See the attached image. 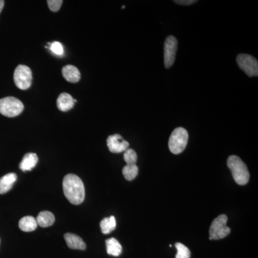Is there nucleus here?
<instances>
[{
  "label": "nucleus",
  "mask_w": 258,
  "mask_h": 258,
  "mask_svg": "<svg viewBox=\"0 0 258 258\" xmlns=\"http://www.w3.org/2000/svg\"><path fill=\"white\" fill-rule=\"evenodd\" d=\"M62 188L66 198L75 205H79L85 200V186L81 178L75 174L64 176Z\"/></svg>",
  "instance_id": "f257e3e1"
},
{
  "label": "nucleus",
  "mask_w": 258,
  "mask_h": 258,
  "mask_svg": "<svg viewBox=\"0 0 258 258\" xmlns=\"http://www.w3.org/2000/svg\"><path fill=\"white\" fill-rule=\"evenodd\" d=\"M227 164L237 184H247L249 179V173L247 166L241 160L240 157L235 155L230 156L227 159Z\"/></svg>",
  "instance_id": "f03ea898"
},
{
  "label": "nucleus",
  "mask_w": 258,
  "mask_h": 258,
  "mask_svg": "<svg viewBox=\"0 0 258 258\" xmlns=\"http://www.w3.org/2000/svg\"><path fill=\"white\" fill-rule=\"evenodd\" d=\"M189 134L184 128L179 127L173 131L169 139V149L174 154H179L184 152L188 143Z\"/></svg>",
  "instance_id": "7ed1b4c3"
},
{
  "label": "nucleus",
  "mask_w": 258,
  "mask_h": 258,
  "mask_svg": "<svg viewBox=\"0 0 258 258\" xmlns=\"http://www.w3.org/2000/svg\"><path fill=\"white\" fill-rule=\"evenodd\" d=\"M23 110V103L15 97H5L0 99V113L5 116H18Z\"/></svg>",
  "instance_id": "20e7f679"
},
{
  "label": "nucleus",
  "mask_w": 258,
  "mask_h": 258,
  "mask_svg": "<svg viewBox=\"0 0 258 258\" xmlns=\"http://www.w3.org/2000/svg\"><path fill=\"white\" fill-rule=\"evenodd\" d=\"M227 220L225 215H220L213 220L209 231L210 240H220L230 235L231 230L227 226Z\"/></svg>",
  "instance_id": "39448f33"
},
{
  "label": "nucleus",
  "mask_w": 258,
  "mask_h": 258,
  "mask_svg": "<svg viewBox=\"0 0 258 258\" xmlns=\"http://www.w3.org/2000/svg\"><path fill=\"white\" fill-rule=\"evenodd\" d=\"M32 71L28 66L20 64L15 69L14 81L17 87L20 90H28L32 84Z\"/></svg>",
  "instance_id": "423d86ee"
},
{
  "label": "nucleus",
  "mask_w": 258,
  "mask_h": 258,
  "mask_svg": "<svg viewBox=\"0 0 258 258\" xmlns=\"http://www.w3.org/2000/svg\"><path fill=\"white\" fill-rule=\"evenodd\" d=\"M237 63L249 77L258 76V61L253 56L247 54L237 55Z\"/></svg>",
  "instance_id": "0eeeda50"
},
{
  "label": "nucleus",
  "mask_w": 258,
  "mask_h": 258,
  "mask_svg": "<svg viewBox=\"0 0 258 258\" xmlns=\"http://www.w3.org/2000/svg\"><path fill=\"white\" fill-rule=\"evenodd\" d=\"M178 42L175 37L169 36L164 43V66L166 69H170L174 64L177 50Z\"/></svg>",
  "instance_id": "6e6552de"
},
{
  "label": "nucleus",
  "mask_w": 258,
  "mask_h": 258,
  "mask_svg": "<svg viewBox=\"0 0 258 258\" xmlns=\"http://www.w3.org/2000/svg\"><path fill=\"white\" fill-rule=\"evenodd\" d=\"M107 146L110 152L119 154L128 149L129 143L119 134H114L109 136L107 139Z\"/></svg>",
  "instance_id": "1a4fd4ad"
},
{
  "label": "nucleus",
  "mask_w": 258,
  "mask_h": 258,
  "mask_svg": "<svg viewBox=\"0 0 258 258\" xmlns=\"http://www.w3.org/2000/svg\"><path fill=\"white\" fill-rule=\"evenodd\" d=\"M76 102V100L74 99V98L69 93H61L58 98H57V108L62 112L69 111L74 108Z\"/></svg>",
  "instance_id": "9d476101"
},
{
  "label": "nucleus",
  "mask_w": 258,
  "mask_h": 258,
  "mask_svg": "<svg viewBox=\"0 0 258 258\" xmlns=\"http://www.w3.org/2000/svg\"><path fill=\"white\" fill-rule=\"evenodd\" d=\"M64 240L69 248L84 250L86 248V244L79 235L73 233H66L64 235Z\"/></svg>",
  "instance_id": "9b49d317"
},
{
  "label": "nucleus",
  "mask_w": 258,
  "mask_h": 258,
  "mask_svg": "<svg viewBox=\"0 0 258 258\" xmlns=\"http://www.w3.org/2000/svg\"><path fill=\"white\" fill-rule=\"evenodd\" d=\"M62 76L70 83H77L81 79V73L76 66L68 64L62 68Z\"/></svg>",
  "instance_id": "f8f14e48"
},
{
  "label": "nucleus",
  "mask_w": 258,
  "mask_h": 258,
  "mask_svg": "<svg viewBox=\"0 0 258 258\" xmlns=\"http://www.w3.org/2000/svg\"><path fill=\"white\" fill-rule=\"evenodd\" d=\"M18 179V176L15 173H9L3 176L0 179V194L3 195L9 191L13 188V184Z\"/></svg>",
  "instance_id": "ddd939ff"
},
{
  "label": "nucleus",
  "mask_w": 258,
  "mask_h": 258,
  "mask_svg": "<svg viewBox=\"0 0 258 258\" xmlns=\"http://www.w3.org/2000/svg\"><path fill=\"white\" fill-rule=\"evenodd\" d=\"M38 161V157L35 153H28L24 156L23 160L20 164V169L22 171H31L35 166L37 165Z\"/></svg>",
  "instance_id": "4468645a"
},
{
  "label": "nucleus",
  "mask_w": 258,
  "mask_h": 258,
  "mask_svg": "<svg viewBox=\"0 0 258 258\" xmlns=\"http://www.w3.org/2000/svg\"><path fill=\"white\" fill-rule=\"evenodd\" d=\"M37 225L41 227H48L53 225L55 222V216L52 212L43 211L40 212L37 217Z\"/></svg>",
  "instance_id": "2eb2a0df"
},
{
  "label": "nucleus",
  "mask_w": 258,
  "mask_h": 258,
  "mask_svg": "<svg viewBox=\"0 0 258 258\" xmlns=\"http://www.w3.org/2000/svg\"><path fill=\"white\" fill-rule=\"evenodd\" d=\"M19 227L23 232H32L37 227L36 219L32 216L24 217L19 222Z\"/></svg>",
  "instance_id": "dca6fc26"
},
{
  "label": "nucleus",
  "mask_w": 258,
  "mask_h": 258,
  "mask_svg": "<svg viewBox=\"0 0 258 258\" xmlns=\"http://www.w3.org/2000/svg\"><path fill=\"white\" fill-rule=\"evenodd\" d=\"M107 253L110 255L118 257L122 252V246L116 239H108L106 241Z\"/></svg>",
  "instance_id": "f3484780"
},
{
  "label": "nucleus",
  "mask_w": 258,
  "mask_h": 258,
  "mask_svg": "<svg viewBox=\"0 0 258 258\" xmlns=\"http://www.w3.org/2000/svg\"><path fill=\"white\" fill-rule=\"evenodd\" d=\"M100 226H101L102 233L107 235L115 230L116 227V220L113 216L106 217L101 220Z\"/></svg>",
  "instance_id": "a211bd4d"
},
{
  "label": "nucleus",
  "mask_w": 258,
  "mask_h": 258,
  "mask_svg": "<svg viewBox=\"0 0 258 258\" xmlns=\"http://www.w3.org/2000/svg\"><path fill=\"white\" fill-rule=\"evenodd\" d=\"M125 179L128 181H132L135 179L139 174V168L137 164H132V165H125L122 170Z\"/></svg>",
  "instance_id": "6ab92c4d"
},
{
  "label": "nucleus",
  "mask_w": 258,
  "mask_h": 258,
  "mask_svg": "<svg viewBox=\"0 0 258 258\" xmlns=\"http://www.w3.org/2000/svg\"><path fill=\"white\" fill-rule=\"evenodd\" d=\"M175 247L177 249L176 258H190L191 257V252H190L189 249L184 244L177 242L175 244Z\"/></svg>",
  "instance_id": "aec40b11"
},
{
  "label": "nucleus",
  "mask_w": 258,
  "mask_h": 258,
  "mask_svg": "<svg viewBox=\"0 0 258 258\" xmlns=\"http://www.w3.org/2000/svg\"><path fill=\"white\" fill-rule=\"evenodd\" d=\"M123 159L127 165H132L136 164L137 161V152L132 149H128L125 150L123 154Z\"/></svg>",
  "instance_id": "412c9836"
},
{
  "label": "nucleus",
  "mask_w": 258,
  "mask_h": 258,
  "mask_svg": "<svg viewBox=\"0 0 258 258\" xmlns=\"http://www.w3.org/2000/svg\"><path fill=\"white\" fill-rule=\"evenodd\" d=\"M50 50L57 55H62L64 53L63 46L59 42H53L50 45Z\"/></svg>",
  "instance_id": "4be33fe9"
},
{
  "label": "nucleus",
  "mask_w": 258,
  "mask_h": 258,
  "mask_svg": "<svg viewBox=\"0 0 258 258\" xmlns=\"http://www.w3.org/2000/svg\"><path fill=\"white\" fill-rule=\"evenodd\" d=\"M63 2L62 0H48L47 2L49 8L52 12H57L60 9L61 5Z\"/></svg>",
  "instance_id": "5701e85b"
},
{
  "label": "nucleus",
  "mask_w": 258,
  "mask_h": 258,
  "mask_svg": "<svg viewBox=\"0 0 258 258\" xmlns=\"http://www.w3.org/2000/svg\"><path fill=\"white\" fill-rule=\"evenodd\" d=\"M196 0H176L174 3L181 5H190L196 3Z\"/></svg>",
  "instance_id": "b1692460"
},
{
  "label": "nucleus",
  "mask_w": 258,
  "mask_h": 258,
  "mask_svg": "<svg viewBox=\"0 0 258 258\" xmlns=\"http://www.w3.org/2000/svg\"><path fill=\"white\" fill-rule=\"evenodd\" d=\"M5 1L3 0H0V13L3 11V8H4Z\"/></svg>",
  "instance_id": "393cba45"
}]
</instances>
